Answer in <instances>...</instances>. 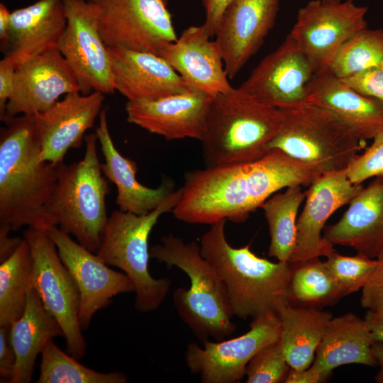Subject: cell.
I'll use <instances>...</instances> for the list:
<instances>
[{
    "label": "cell",
    "instance_id": "6da1fadb",
    "mask_svg": "<svg viewBox=\"0 0 383 383\" xmlns=\"http://www.w3.org/2000/svg\"><path fill=\"white\" fill-rule=\"evenodd\" d=\"M0 136V225L18 231L50 228L46 206L57 182V165L43 160L34 115L6 119Z\"/></svg>",
    "mask_w": 383,
    "mask_h": 383
},
{
    "label": "cell",
    "instance_id": "7a4b0ae2",
    "mask_svg": "<svg viewBox=\"0 0 383 383\" xmlns=\"http://www.w3.org/2000/svg\"><path fill=\"white\" fill-rule=\"evenodd\" d=\"M226 223L223 220L211 224L200 238L199 245L201 255L226 287L233 315L246 319L277 312L289 302L291 263L258 257L250 244L233 247L226 236Z\"/></svg>",
    "mask_w": 383,
    "mask_h": 383
},
{
    "label": "cell",
    "instance_id": "3957f363",
    "mask_svg": "<svg viewBox=\"0 0 383 383\" xmlns=\"http://www.w3.org/2000/svg\"><path fill=\"white\" fill-rule=\"evenodd\" d=\"M278 109L240 89L212 98L200 139L206 167L248 163L263 157L281 125Z\"/></svg>",
    "mask_w": 383,
    "mask_h": 383
},
{
    "label": "cell",
    "instance_id": "277c9868",
    "mask_svg": "<svg viewBox=\"0 0 383 383\" xmlns=\"http://www.w3.org/2000/svg\"><path fill=\"white\" fill-rule=\"evenodd\" d=\"M150 256L167 268H179L188 277L189 287L175 289L173 304L181 319L201 343L221 340L235 332L226 287L201 255L199 243L185 242L172 234L164 235L160 243L151 247Z\"/></svg>",
    "mask_w": 383,
    "mask_h": 383
},
{
    "label": "cell",
    "instance_id": "5b68a950",
    "mask_svg": "<svg viewBox=\"0 0 383 383\" xmlns=\"http://www.w3.org/2000/svg\"><path fill=\"white\" fill-rule=\"evenodd\" d=\"M84 142L81 160L57 165V182L46 213L50 228L57 226L96 253L109 218L106 198L109 188L98 157L96 133L86 135Z\"/></svg>",
    "mask_w": 383,
    "mask_h": 383
},
{
    "label": "cell",
    "instance_id": "8992f818",
    "mask_svg": "<svg viewBox=\"0 0 383 383\" xmlns=\"http://www.w3.org/2000/svg\"><path fill=\"white\" fill-rule=\"evenodd\" d=\"M181 196L182 188L174 190L147 214L115 210L105 225L96 254L106 265L122 270L131 279L135 293L134 307L138 312L157 309L170 292V279H155L150 274L148 238L160 217L172 212Z\"/></svg>",
    "mask_w": 383,
    "mask_h": 383
},
{
    "label": "cell",
    "instance_id": "52a82bcc",
    "mask_svg": "<svg viewBox=\"0 0 383 383\" xmlns=\"http://www.w3.org/2000/svg\"><path fill=\"white\" fill-rule=\"evenodd\" d=\"M279 130L269 144L323 173L345 170L367 147L366 140L331 111L306 102L279 109Z\"/></svg>",
    "mask_w": 383,
    "mask_h": 383
},
{
    "label": "cell",
    "instance_id": "ba28073f",
    "mask_svg": "<svg viewBox=\"0 0 383 383\" xmlns=\"http://www.w3.org/2000/svg\"><path fill=\"white\" fill-rule=\"evenodd\" d=\"M23 235L30 248L33 288L60 325L67 352L80 360L87 344L79 320L80 294L77 286L45 230L28 227Z\"/></svg>",
    "mask_w": 383,
    "mask_h": 383
},
{
    "label": "cell",
    "instance_id": "9c48e42d",
    "mask_svg": "<svg viewBox=\"0 0 383 383\" xmlns=\"http://www.w3.org/2000/svg\"><path fill=\"white\" fill-rule=\"evenodd\" d=\"M107 48L159 55L177 34L167 0H89Z\"/></svg>",
    "mask_w": 383,
    "mask_h": 383
},
{
    "label": "cell",
    "instance_id": "30bf717a",
    "mask_svg": "<svg viewBox=\"0 0 383 383\" xmlns=\"http://www.w3.org/2000/svg\"><path fill=\"white\" fill-rule=\"evenodd\" d=\"M67 26L57 45L77 81L79 92L113 94L108 48L100 35L92 4L63 0Z\"/></svg>",
    "mask_w": 383,
    "mask_h": 383
},
{
    "label": "cell",
    "instance_id": "8fae6325",
    "mask_svg": "<svg viewBox=\"0 0 383 383\" xmlns=\"http://www.w3.org/2000/svg\"><path fill=\"white\" fill-rule=\"evenodd\" d=\"M281 323L277 312L252 318L245 333L229 340L191 343L184 353L189 370L203 383H235L245 375L251 358L263 347L278 341Z\"/></svg>",
    "mask_w": 383,
    "mask_h": 383
},
{
    "label": "cell",
    "instance_id": "7c38bea8",
    "mask_svg": "<svg viewBox=\"0 0 383 383\" xmlns=\"http://www.w3.org/2000/svg\"><path fill=\"white\" fill-rule=\"evenodd\" d=\"M367 10L353 0H311L299 9L289 34L318 69L346 40L367 27Z\"/></svg>",
    "mask_w": 383,
    "mask_h": 383
},
{
    "label": "cell",
    "instance_id": "4fadbf2b",
    "mask_svg": "<svg viewBox=\"0 0 383 383\" xmlns=\"http://www.w3.org/2000/svg\"><path fill=\"white\" fill-rule=\"evenodd\" d=\"M317 70L289 33L238 88L265 105L287 108L305 101L306 86Z\"/></svg>",
    "mask_w": 383,
    "mask_h": 383
},
{
    "label": "cell",
    "instance_id": "5bb4252c",
    "mask_svg": "<svg viewBox=\"0 0 383 383\" xmlns=\"http://www.w3.org/2000/svg\"><path fill=\"white\" fill-rule=\"evenodd\" d=\"M46 231L79 289V320L82 329L88 328L94 315L106 307L113 296L134 292L132 282L123 272L112 270L69 233L57 226Z\"/></svg>",
    "mask_w": 383,
    "mask_h": 383
},
{
    "label": "cell",
    "instance_id": "9a60e30c",
    "mask_svg": "<svg viewBox=\"0 0 383 383\" xmlns=\"http://www.w3.org/2000/svg\"><path fill=\"white\" fill-rule=\"evenodd\" d=\"M353 184L345 170L323 173L306 191V202L297 218L296 240L289 262L327 257L334 245L322 235L329 217L349 202L363 189Z\"/></svg>",
    "mask_w": 383,
    "mask_h": 383
},
{
    "label": "cell",
    "instance_id": "2e32d148",
    "mask_svg": "<svg viewBox=\"0 0 383 383\" xmlns=\"http://www.w3.org/2000/svg\"><path fill=\"white\" fill-rule=\"evenodd\" d=\"M79 91L77 81L57 48H50L16 69L12 94L1 120L48 110L60 96Z\"/></svg>",
    "mask_w": 383,
    "mask_h": 383
},
{
    "label": "cell",
    "instance_id": "e0dca14e",
    "mask_svg": "<svg viewBox=\"0 0 383 383\" xmlns=\"http://www.w3.org/2000/svg\"><path fill=\"white\" fill-rule=\"evenodd\" d=\"M279 0H234L224 10L214 36L228 78L233 79L261 47L274 24Z\"/></svg>",
    "mask_w": 383,
    "mask_h": 383
},
{
    "label": "cell",
    "instance_id": "ac0fdd59",
    "mask_svg": "<svg viewBox=\"0 0 383 383\" xmlns=\"http://www.w3.org/2000/svg\"><path fill=\"white\" fill-rule=\"evenodd\" d=\"M104 94H66L48 110L34 114L43 160L58 165L70 149L79 148L102 110Z\"/></svg>",
    "mask_w": 383,
    "mask_h": 383
},
{
    "label": "cell",
    "instance_id": "d6986e66",
    "mask_svg": "<svg viewBox=\"0 0 383 383\" xmlns=\"http://www.w3.org/2000/svg\"><path fill=\"white\" fill-rule=\"evenodd\" d=\"M212 98L192 89L152 101H128L127 121L167 140H200Z\"/></svg>",
    "mask_w": 383,
    "mask_h": 383
},
{
    "label": "cell",
    "instance_id": "ffe728a7",
    "mask_svg": "<svg viewBox=\"0 0 383 383\" xmlns=\"http://www.w3.org/2000/svg\"><path fill=\"white\" fill-rule=\"evenodd\" d=\"M115 91L128 101H152L192 88L158 55L108 48Z\"/></svg>",
    "mask_w": 383,
    "mask_h": 383
},
{
    "label": "cell",
    "instance_id": "44dd1931",
    "mask_svg": "<svg viewBox=\"0 0 383 383\" xmlns=\"http://www.w3.org/2000/svg\"><path fill=\"white\" fill-rule=\"evenodd\" d=\"M204 26H192L165 45L160 57L192 88L211 96L229 91L228 82L221 50L211 40Z\"/></svg>",
    "mask_w": 383,
    "mask_h": 383
},
{
    "label": "cell",
    "instance_id": "7402d4cb",
    "mask_svg": "<svg viewBox=\"0 0 383 383\" xmlns=\"http://www.w3.org/2000/svg\"><path fill=\"white\" fill-rule=\"evenodd\" d=\"M304 102L331 111L362 140L373 139L383 131V106L323 67L308 82Z\"/></svg>",
    "mask_w": 383,
    "mask_h": 383
},
{
    "label": "cell",
    "instance_id": "603a6c76",
    "mask_svg": "<svg viewBox=\"0 0 383 383\" xmlns=\"http://www.w3.org/2000/svg\"><path fill=\"white\" fill-rule=\"evenodd\" d=\"M323 237L370 258L383 251V175L363 187L341 218L325 228Z\"/></svg>",
    "mask_w": 383,
    "mask_h": 383
},
{
    "label": "cell",
    "instance_id": "cb8c5ba5",
    "mask_svg": "<svg viewBox=\"0 0 383 383\" xmlns=\"http://www.w3.org/2000/svg\"><path fill=\"white\" fill-rule=\"evenodd\" d=\"M66 26L63 0H38L14 10L5 43L9 48L4 57L17 69L32 57L57 47Z\"/></svg>",
    "mask_w": 383,
    "mask_h": 383
},
{
    "label": "cell",
    "instance_id": "d4e9b609",
    "mask_svg": "<svg viewBox=\"0 0 383 383\" xmlns=\"http://www.w3.org/2000/svg\"><path fill=\"white\" fill-rule=\"evenodd\" d=\"M99 123L96 129L104 162L101 168L107 179L117 189L116 203L119 209L138 215L147 214L162 204L174 191L173 182L164 179L157 188H150L136 179L135 162L122 155L116 148L111 136L107 111L102 109Z\"/></svg>",
    "mask_w": 383,
    "mask_h": 383
},
{
    "label": "cell",
    "instance_id": "484cf974",
    "mask_svg": "<svg viewBox=\"0 0 383 383\" xmlns=\"http://www.w3.org/2000/svg\"><path fill=\"white\" fill-rule=\"evenodd\" d=\"M374 343L365 318L352 313L333 317L316 349L312 365L328 378L333 370L345 365L375 367Z\"/></svg>",
    "mask_w": 383,
    "mask_h": 383
},
{
    "label": "cell",
    "instance_id": "4316f807",
    "mask_svg": "<svg viewBox=\"0 0 383 383\" xmlns=\"http://www.w3.org/2000/svg\"><path fill=\"white\" fill-rule=\"evenodd\" d=\"M63 331L45 309L34 288L27 295L21 316L10 326V340L16 362L9 383H28L32 380L35 360L45 345Z\"/></svg>",
    "mask_w": 383,
    "mask_h": 383
},
{
    "label": "cell",
    "instance_id": "83f0119b",
    "mask_svg": "<svg viewBox=\"0 0 383 383\" xmlns=\"http://www.w3.org/2000/svg\"><path fill=\"white\" fill-rule=\"evenodd\" d=\"M277 313L281 323L279 342L289 365L295 370L309 368L332 314L290 302L280 306Z\"/></svg>",
    "mask_w": 383,
    "mask_h": 383
},
{
    "label": "cell",
    "instance_id": "f1b7e54d",
    "mask_svg": "<svg viewBox=\"0 0 383 383\" xmlns=\"http://www.w3.org/2000/svg\"><path fill=\"white\" fill-rule=\"evenodd\" d=\"M306 199L301 186L287 188L267 199L262 205L270 243L268 255L278 261L289 262L296 245L297 214L300 205Z\"/></svg>",
    "mask_w": 383,
    "mask_h": 383
},
{
    "label": "cell",
    "instance_id": "f546056e",
    "mask_svg": "<svg viewBox=\"0 0 383 383\" xmlns=\"http://www.w3.org/2000/svg\"><path fill=\"white\" fill-rule=\"evenodd\" d=\"M252 167L260 196L265 201L283 188L310 185L323 174L316 165L279 149L269 150L263 157L252 162Z\"/></svg>",
    "mask_w": 383,
    "mask_h": 383
},
{
    "label": "cell",
    "instance_id": "4dcf8cb0",
    "mask_svg": "<svg viewBox=\"0 0 383 383\" xmlns=\"http://www.w3.org/2000/svg\"><path fill=\"white\" fill-rule=\"evenodd\" d=\"M33 288L30 248L23 237L16 251L0 265V326H10L21 316Z\"/></svg>",
    "mask_w": 383,
    "mask_h": 383
},
{
    "label": "cell",
    "instance_id": "1f68e13d",
    "mask_svg": "<svg viewBox=\"0 0 383 383\" xmlns=\"http://www.w3.org/2000/svg\"><path fill=\"white\" fill-rule=\"evenodd\" d=\"M290 263L292 274L288 299L291 304L320 309L333 305L343 297L325 262L319 257Z\"/></svg>",
    "mask_w": 383,
    "mask_h": 383
},
{
    "label": "cell",
    "instance_id": "d6a6232c",
    "mask_svg": "<svg viewBox=\"0 0 383 383\" xmlns=\"http://www.w3.org/2000/svg\"><path fill=\"white\" fill-rule=\"evenodd\" d=\"M382 65L383 29L367 27L346 40L322 67L343 79Z\"/></svg>",
    "mask_w": 383,
    "mask_h": 383
},
{
    "label": "cell",
    "instance_id": "836d02e7",
    "mask_svg": "<svg viewBox=\"0 0 383 383\" xmlns=\"http://www.w3.org/2000/svg\"><path fill=\"white\" fill-rule=\"evenodd\" d=\"M38 383H126L120 372L102 373L80 364L50 340L43 348Z\"/></svg>",
    "mask_w": 383,
    "mask_h": 383
},
{
    "label": "cell",
    "instance_id": "e575fe53",
    "mask_svg": "<svg viewBox=\"0 0 383 383\" xmlns=\"http://www.w3.org/2000/svg\"><path fill=\"white\" fill-rule=\"evenodd\" d=\"M324 262L343 296L362 290L377 265L376 258L360 253L344 256L335 250L328 255Z\"/></svg>",
    "mask_w": 383,
    "mask_h": 383
},
{
    "label": "cell",
    "instance_id": "d590c367",
    "mask_svg": "<svg viewBox=\"0 0 383 383\" xmlns=\"http://www.w3.org/2000/svg\"><path fill=\"white\" fill-rule=\"evenodd\" d=\"M290 370L279 340L263 347L251 358L245 370V382H284Z\"/></svg>",
    "mask_w": 383,
    "mask_h": 383
},
{
    "label": "cell",
    "instance_id": "8d00e7d4",
    "mask_svg": "<svg viewBox=\"0 0 383 383\" xmlns=\"http://www.w3.org/2000/svg\"><path fill=\"white\" fill-rule=\"evenodd\" d=\"M362 153L356 155L345 169L353 184L383 175V131L378 133Z\"/></svg>",
    "mask_w": 383,
    "mask_h": 383
},
{
    "label": "cell",
    "instance_id": "74e56055",
    "mask_svg": "<svg viewBox=\"0 0 383 383\" xmlns=\"http://www.w3.org/2000/svg\"><path fill=\"white\" fill-rule=\"evenodd\" d=\"M341 79L357 92L383 106V65Z\"/></svg>",
    "mask_w": 383,
    "mask_h": 383
},
{
    "label": "cell",
    "instance_id": "f35d334b",
    "mask_svg": "<svg viewBox=\"0 0 383 383\" xmlns=\"http://www.w3.org/2000/svg\"><path fill=\"white\" fill-rule=\"evenodd\" d=\"M376 260L377 267L362 289L360 304L367 310L383 311V251Z\"/></svg>",
    "mask_w": 383,
    "mask_h": 383
},
{
    "label": "cell",
    "instance_id": "ab89813d",
    "mask_svg": "<svg viewBox=\"0 0 383 383\" xmlns=\"http://www.w3.org/2000/svg\"><path fill=\"white\" fill-rule=\"evenodd\" d=\"M16 357L10 340V326H0V376L9 382L16 365Z\"/></svg>",
    "mask_w": 383,
    "mask_h": 383
},
{
    "label": "cell",
    "instance_id": "60d3db41",
    "mask_svg": "<svg viewBox=\"0 0 383 383\" xmlns=\"http://www.w3.org/2000/svg\"><path fill=\"white\" fill-rule=\"evenodd\" d=\"M16 68L6 58L0 61V117L4 118L6 108L13 89Z\"/></svg>",
    "mask_w": 383,
    "mask_h": 383
},
{
    "label": "cell",
    "instance_id": "b9f144b4",
    "mask_svg": "<svg viewBox=\"0 0 383 383\" xmlns=\"http://www.w3.org/2000/svg\"><path fill=\"white\" fill-rule=\"evenodd\" d=\"M233 1L202 0L205 10V21L203 25L211 38L214 36L216 27L221 14Z\"/></svg>",
    "mask_w": 383,
    "mask_h": 383
},
{
    "label": "cell",
    "instance_id": "7bdbcfd3",
    "mask_svg": "<svg viewBox=\"0 0 383 383\" xmlns=\"http://www.w3.org/2000/svg\"><path fill=\"white\" fill-rule=\"evenodd\" d=\"M328 379L320 370L311 365L303 370L291 368L284 383H320Z\"/></svg>",
    "mask_w": 383,
    "mask_h": 383
},
{
    "label": "cell",
    "instance_id": "ee69618b",
    "mask_svg": "<svg viewBox=\"0 0 383 383\" xmlns=\"http://www.w3.org/2000/svg\"><path fill=\"white\" fill-rule=\"evenodd\" d=\"M11 229L0 225V263L8 259L18 248L23 238L9 236Z\"/></svg>",
    "mask_w": 383,
    "mask_h": 383
},
{
    "label": "cell",
    "instance_id": "f6af8a7d",
    "mask_svg": "<svg viewBox=\"0 0 383 383\" xmlns=\"http://www.w3.org/2000/svg\"><path fill=\"white\" fill-rule=\"evenodd\" d=\"M365 319L374 341L383 342V311L367 310Z\"/></svg>",
    "mask_w": 383,
    "mask_h": 383
},
{
    "label": "cell",
    "instance_id": "bcb514c9",
    "mask_svg": "<svg viewBox=\"0 0 383 383\" xmlns=\"http://www.w3.org/2000/svg\"><path fill=\"white\" fill-rule=\"evenodd\" d=\"M11 13L4 4H0V39L4 45L8 38Z\"/></svg>",
    "mask_w": 383,
    "mask_h": 383
},
{
    "label": "cell",
    "instance_id": "7dc6e473",
    "mask_svg": "<svg viewBox=\"0 0 383 383\" xmlns=\"http://www.w3.org/2000/svg\"><path fill=\"white\" fill-rule=\"evenodd\" d=\"M372 350L377 365H379V370L377 373L374 380L377 383H383V342L374 341Z\"/></svg>",
    "mask_w": 383,
    "mask_h": 383
}]
</instances>
